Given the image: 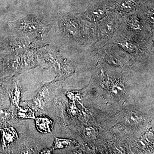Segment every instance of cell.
Here are the masks:
<instances>
[{"instance_id": "1", "label": "cell", "mask_w": 154, "mask_h": 154, "mask_svg": "<svg viewBox=\"0 0 154 154\" xmlns=\"http://www.w3.org/2000/svg\"><path fill=\"white\" fill-rule=\"evenodd\" d=\"M52 83H46L41 85L36 91V94L33 99L27 101L31 109L36 112L43 110L50 98Z\"/></svg>"}, {"instance_id": "2", "label": "cell", "mask_w": 154, "mask_h": 154, "mask_svg": "<svg viewBox=\"0 0 154 154\" xmlns=\"http://www.w3.org/2000/svg\"><path fill=\"white\" fill-rule=\"evenodd\" d=\"M18 30L25 33H39L43 31L45 26L35 17H29L16 22Z\"/></svg>"}, {"instance_id": "3", "label": "cell", "mask_w": 154, "mask_h": 154, "mask_svg": "<svg viewBox=\"0 0 154 154\" xmlns=\"http://www.w3.org/2000/svg\"><path fill=\"white\" fill-rule=\"evenodd\" d=\"M18 135L12 127L5 128L2 130V146L3 148L17 140Z\"/></svg>"}, {"instance_id": "4", "label": "cell", "mask_w": 154, "mask_h": 154, "mask_svg": "<svg viewBox=\"0 0 154 154\" xmlns=\"http://www.w3.org/2000/svg\"><path fill=\"white\" fill-rule=\"evenodd\" d=\"M36 127L37 130L42 133L51 132L53 126V122L46 116H40L35 118Z\"/></svg>"}, {"instance_id": "5", "label": "cell", "mask_w": 154, "mask_h": 154, "mask_svg": "<svg viewBox=\"0 0 154 154\" xmlns=\"http://www.w3.org/2000/svg\"><path fill=\"white\" fill-rule=\"evenodd\" d=\"M21 96L22 88L19 82H16L14 83V86L11 89V92L9 93L11 107H14L15 109L19 107V104Z\"/></svg>"}, {"instance_id": "6", "label": "cell", "mask_w": 154, "mask_h": 154, "mask_svg": "<svg viewBox=\"0 0 154 154\" xmlns=\"http://www.w3.org/2000/svg\"><path fill=\"white\" fill-rule=\"evenodd\" d=\"M15 114L17 117L21 119H35V113L33 110L28 106L19 107L15 109Z\"/></svg>"}, {"instance_id": "7", "label": "cell", "mask_w": 154, "mask_h": 154, "mask_svg": "<svg viewBox=\"0 0 154 154\" xmlns=\"http://www.w3.org/2000/svg\"><path fill=\"white\" fill-rule=\"evenodd\" d=\"M136 2L133 0H125L119 4V10L121 12H128L132 11L135 7Z\"/></svg>"}, {"instance_id": "8", "label": "cell", "mask_w": 154, "mask_h": 154, "mask_svg": "<svg viewBox=\"0 0 154 154\" xmlns=\"http://www.w3.org/2000/svg\"><path fill=\"white\" fill-rule=\"evenodd\" d=\"M106 15V11L102 8H97L93 10L90 14L91 19L94 21L100 20L105 17Z\"/></svg>"}, {"instance_id": "9", "label": "cell", "mask_w": 154, "mask_h": 154, "mask_svg": "<svg viewBox=\"0 0 154 154\" xmlns=\"http://www.w3.org/2000/svg\"><path fill=\"white\" fill-rule=\"evenodd\" d=\"M72 141L70 140L63 139L55 138V141L54 143L53 149H63L69 146Z\"/></svg>"}, {"instance_id": "10", "label": "cell", "mask_w": 154, "mask_h": 154, "mask_svg": "<svg viewBox=\"0 0 154 154\" xmlns=\"http://www.w3.org/2000/svg\"><path fill=\"white\" fill-rule=\"evenodd\" d=\"M66 27L69 33L73 36H77L79 33L78 24L74 21L69 20L66 23Z\"/></svg>"}, {"instance_id": "11", "label": "cell", "mask_w": 154, "mask_h": 154, "mask_svg": "<svg viewBox=\"0 0 154 154\" xmlns=\"http://www.w3.org/2000/svg\"><path fill=\"white\" fill-rule=\"evenodd\" d=\"M12 116L11 111L6 109H0V121L6 122L8 121Z\"/></svg>"}, {"instance_id": "12", "label": "cell", "mask_w": 154, "mask_h": 154, "mask_svg": "<svg viewBox=\"0 0 154 154\" xmlns=\"http://www.w3.org/2000/svg\"><path fill=\"white\" fill-rule=\"evenodd\" d=\"M128 25L131 29L137 30L140 29V25L139 21L135 17H132L128 21Z\"/></svg>"}, {"instance_id": "13", "label": "cell", "mask_w": 154, "mask_h": 154, "mask_svg": "<svg viewBox=\"0 0 154 154\" xmlns=\"http://www.w3.org/2000/svg\"><path fill=\"white\" fill-rule=\"evenodd\" d=\"M121 45L122 47L129 51H134L136 48L135 45L134 44V43L129 41L124 42L123 43H121Z\"/></svg>"}, {"instance_id": "14", "label": "cell", "mask_w": 154, "mask_h": 154, "mask_svg": "<svg viewBox=\"0 0 154 154\" xmlns=\"http://www.w3.org/2000/svg\"><path fill=\"white\" fill-rule=\"evenodd\" d=\"M53 149H44L42 150L41 151L39 152V154H51L52 153Z\"/></svg>"}]
</instances>
